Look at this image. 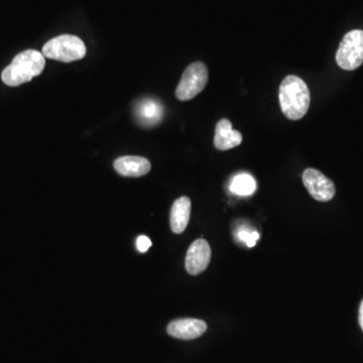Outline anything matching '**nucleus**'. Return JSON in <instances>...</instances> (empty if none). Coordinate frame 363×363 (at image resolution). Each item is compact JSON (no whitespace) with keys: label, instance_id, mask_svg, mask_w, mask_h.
<instances>
[{"label":"nucleus","instance_id":"8","mask_svg":"<svg viewBox=\"0 0 363 363\" xmlns=\"http://www.w3.org/2000/svg\"><path fill=\"white\" fill-rule=\"evenodd\" d=\"M168 334L182 340H193L202 336L207 330V324L199 319L184 318L172 321L168 325Z\"/></svg>","mask_w":363,"mask_h":363},{"label":"nucleus","instance_id":"5","mask_svg":"<svg viewBox=\"0 0 363 363\" xmlns=\"http://www.w3.org/2000/svg\"><path fill=\"white\" fill-rule=\"evenodd\" d=\"M336 62L343 70L352 71L363 64V30L346 33L339 45Z\"/></svg>","mask_w":363,"mask_h":363},{"label":"nucleus","instance_id":"1","mask_svg":"<svg viewBox=\"0 0 363 363\" xmlns=\"http://www.w3.org/2000/svg\"><path fill=\"white\" fill-rule=\"evenodd\" d=\"M310 91L298 76H286L279 86V104L283 113L291 121L302 119L309 111Z\"/></svg>","mask_w":363,"mask_h":363},{"label":"nucleus","instance_id":"15","mask_svg":"<svg viewBox=\"0 0 363 363\" xmlns=\"http://www.w3.org/2000/svg\"><path fill=\"white\" fill-rule=\"evenodd\" d=\"M152 247V241L150 238L145 235H140V238L136 240V247H138V252H147Z\"/></svg>","mask_w":363,"mask_h":363},{"label":"nucleus","instance_id":"14","mask_svg":"<svg viewBox=\"0 0 363 363\" xmlns=\"http://www.w3.org/2000/svg\"><path fill=\"white\" fill-rule=\"evenodd\" d=\"M240 240L245 241L248 247H253L257 243V240L259 238V234L257 233H247V231H240Z\"/></svg>","mask_w":363,"mask_h":363},{"label":"nucleus","instance_id":"3","mask_svg":"<svg viewBox=\"0 0 363 363\" xmlns=\"http://www.w3.org/2000/svg\"><path fill=\"white\" fill-rule=\"evenodd\" d=\"M43 55L56 61L71 63L84 58L86 45L80 38L73 35H62L50 40L43 48Z\"/></svg>","mask_w":363,"mask_h":363},{"label":"nucleus","instance_id":"7","mask_svg":"<svg viewBox=\"0 0 363 363\" xmlns=\"http://www.w3.org/2000/svg\"><path fill=\"white\" fill-rule=\"evenodd\" d=\"M211 260V248L205 240H195L189 247L186 255V269L190 274L197 276L209 266Z\"/></svg>","mask_w":363,"mask_h":363},{"label":"nucleus","instance_id":"4","mask_svg":"<svg viewBox=\"0 0 363 363\" xmlns=\"http://www.w3.org/2000/svg\"><path fill=\"white\" fill-rule=\"evenodd\" d=\"M209 79L206 65L202 62L191 64L182 76L176 90V97L181 101H188L204 90Z\"/></svg>","mask_w":363,"mask_h":363},{"label":"nucleus","instance_id":"13","mask_svg":"<svg viewBox=\"0 0 363 363\" xmlns=\"http://www.w3.org/2000/svg\"><path fill=\"white\" fill-rule=\"evenodd\" d=\"M231 191L235 194L240 196L252 195L257 189V183L252 176L247 174H241L236 176L231 182Z\"/></svg>","mask_w":363,"mask_h":363},{"label":"nucleus","instance_id":"6","mask_svg":"<svg viewBox=\"0 0 363 363\" xmlns=\"http://www.w3.org/2000/svg\"><path fill=\"white\" fill-rule=\"evenodd\" d=\"M303 183L310 195L317 201L328 202L335 196L333 182L316 169H305Z\"/></svg>","mask_w":363,"mask_h":363},{"label":"nucleus","instance_id":"10","mask_svg":"<svg viewBox=\"0 0 363 363\" xmlns=\"http://www.w3.org/2000/svg\"><path fill=\"white\" fill-rule=\"evenodd\" d=\"M114 169L123 177H142L150 171V162L145 157L138 156L121 157L114 161Z\"/></svg>","mask_w":363,"mask_h":363},{"label":"nucleus","instance_id":"2","mask_svg":"<svg viewBox=\"0 0 363 363\" xmlns=\"http://www.w3.org/2000/svg\"><path fill=\"white\" fill-rule=\"evenodd\" d=\"M45 66L44 55L35 50H26L14 57L11 65L2 72L1 79L4 84L18 87L40 75Z\"/></svg>","mask_w":363,"mask_h":363},{"label":"nucleus","instance_id":"12","mask_svg":"<svg viewBox=\"0 0 363 363\" xmlns=\"http://www.w3.org/2000/svg\"><path fill=\"white\" fill-rule=\"evenodd\" d=\"M191 200L188 197H181L174 202L171 210V228L174 233L180 234L187 228L191 216Z\"/></svg>","mask_w":363,"mask_h":363},{"label":"nucleus","instance_id":"16","mask_svg":"<svg viewBox=\"0 0 363 363\" xmlns=\"http://www.w3.org/2000/svg\"><path fill=\"white\" fill-rule=\"evenodd\" d=\"M358 320H359V325L363 331V300L362 304H360L359 316H358Z\"/></svg>","mask_w":363,"mask_h":363},{"label":"nucleus","instance_id":"11","mask_svg":"<svg viewBox=\"0 0 363 363\" xmlns=\"http://www.w3.org/2000/svg\"><path fill=\"white\" fill-rule=\"evenodd\" d=\"M242 143V135L234 130L233 123L228 119H221L216 125L214 145L218 150H228L238 147Z\"/></svg>","mask_w":363,"mask_h":363},{"label":"nucleus","instance_id":"9","mask_svg":"<svg viewBox=\"0 0 363 363\" xmlns=\"http://www.w3.org/2000/svg\"><path fill=\"white\" fill-rule=\"evenodd\" d=\"M133 112H135L136 121L140 125L150 128L161 123L164 107L161 102L154 98H143L140 101L136 102Z\"/></svg>","mask_w":363,"mask_h":363}]
</instances>
